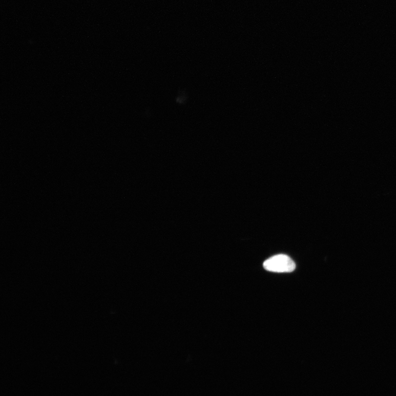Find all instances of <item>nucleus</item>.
<instances>
[{
    "instance_id": "f257e3e1",
    "label": "nucleus",
    "mask_w": 396,
    "mask_h": 396,
    "mask_svg": "<svg viewBox=\"0 0 396 396\" xmlns=\"http://www.w3.org/2000/svg\"><path fill=\"white\" fill-rule=\"evenodd\" d=\"M266 270L275 273H291L296 268L294 261L286 255H276L266 260L263 264Z\"/></svg>"
}]
</instances>
